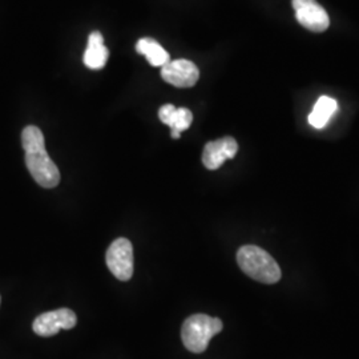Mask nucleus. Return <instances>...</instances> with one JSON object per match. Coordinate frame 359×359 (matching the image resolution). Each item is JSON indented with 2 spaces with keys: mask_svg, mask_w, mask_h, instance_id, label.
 Masks as SVG:
<instances>
[{
  "mask_svg": "<svg viewBox=\"0 0 359 359\" xmlns=\"http://www.w3.org/2000/svg\"><path fill=\"white\" fill-rule=\"evenodd\" d=\"M136 51L144 55L149 65L154 67H163L170 62V55L168 53L163 46L152 38H142L136 44Z\"/></svg>",
  "mask_w": 359,
  "mask_h": 359,
  "instance_id": "f8f14e48",
  "label": "nucleus"
},
{
  "mask_svg": "<svg viewBox=\"0 0 359 359\" xmlns=\"http://www.w3.org/2000/svg\"><path fill=\"white\" fill-rule=\"evenodd\" d=\"M158 118L170 128L172 139H180L181 132L192 126L193 114L188 108H176L172 104H165L158 109Z\"/></svg>",
  "mask_w": 359,
  "mask_h": 359,
  "instance_id": "1a4fd4ad",
  "label": "nucleus"
},
{
  "mask_svg": "<svg viewBox=\"0 0 359 359\" xmlns=\"http://www.w3.org/2000/svg\"><path fill=\"white\" fill-rule=\"evenodd\" d=\"M298 23L311 32H323L330 26V18L317 0H293Z\"/></svg>",
  "mask_w": 359,
  "mask_h": 359,
  "instance_id": "39448f33",
  "label": "nucleus"
},
{
  "mask_svg": "<svg viewBox=\"0 0 359 359\" xmlns=\"http://www.w3.org/2000/svg\"><path fill=\"white\" fill-rule=\"evenodd\" d=\"M222 326L219 318H213L206 314L191 316L185 320L181 329L182 344L194 354H201L209 346L210 339L222 330Z\"/></svg>",
  "mask_w": 359,
  "mask_h": 359,
  "instance_id": "7ed1b4c3",
  "label": "nucleus"
},
{
  "mask_svg": "<svg viewBox=\"0 0 359 359\" xmlns=\"http://www.w3.org/2000/svg\"><path fill=\"white\" fill-rule=\"evenodd\" d=\"M161 77L173 87L191 88L198 81L200 71L191 60L179 59L170 60L161 67Z\"/></svg>",
  "mask_w": 359,
  "mask_h": 359,
  "instance_id": "0eeeda50",
  "label": "nucleus"
},
{
  "mask_svg": "<svg viewBox=\"0 0 359 359\" xmlns=\"http://www.w3.org/2000/svg\"><path fill=\"white\" fill-rule=\"evenodd\" d=\"M109 57V51L104 46V38L102 32L95 31L88 36V46L84 52L83 62L90 69H102L107 65Z\"/></svg>",
  "mask_w": 359,
  "mask_h": 359,
  "instance_id": "9d476101",
  "label": "nucleus"
},
{
  "mask_svg": "<svg viewBox=\"0 0 359 359\" xmlns=\"http://www.w3.org/2000/svg\"><path fill=\"white\" fill-rule=\"evenodd\" d=\"M0 302H1V298H0Z\"/></svg>",
  "mask_w": 359,
  "mask_h": 359,
  "instance_id": "ddd939ff",
  "label": "nucleus"
},
{
  "mask_svg": "<svg viewBox=\"0 0 359 359\" xmlns=\"http://www.w3.org/2000/svg\"><path fill=\"white\" fill-rule=\"evenodd\" d=\"M22 145L26 152L27 168L34 180L47 189L57 187L60 172L46 151L43 132L35 126H28L22 132Z\"/></svg>",
  "mask_w": 359,
  "mask_h": 359,
  "instance_id": "f257e3e1",
  "label": "nucleus"
},
{
  "mask_svg": "<svg viewBox=\"0 0 359 359\" xmlns=\"http://www.w3.org/2000/svg\"><path fill=\"white\" fill-rule=\"evenodd\" d=\"M108 269L120 281H129L133 276V246L128 238H117L107 250Z\"/></svg>",
  "mask_w": 359,
  "mask_h": 359,
  "instance_id": "20e7f679",
  "label": "nucleus"
},
{
  "mask_svg": "<svg viewBox=\"0 0 359 359\" xmlns=\"http://www.w3.org/2000/svg\"><path fill=\"white\" fill-rule=\"evenodd\" d=\"M238 266L246 276L262 283H277L281 280V268L269 253L256 245H245L237 252Z\"/></svg>",
  "mask_w": 359,
  "mask_h": 359,
  "instance_id": "f03ea898",
  "label": "nucleus"
},
{
  "mask_svg": "<svg viewBox=\"0 0 359 359\" xmlns=\"http://www.w3.org/2000/svg\"><path fill=\"white\" fill-rule=\"evenodd\" d=\"M76 314L69 309H59L40 314L34 321L32 329L40 337H52L62 329L69 330L76 326Z\"/></svg>",
  "mask_w": 359,
  "mask_h": 359,
  "instance_id": "423d86ee",
  "label": "nucleus"
},
{
  "mask_svg": "<svg viewBox=\"0 0 359 359\" xmlns=\"http://www.w3.org/2000/svg\"><path fill=\"white\" fill-rule=\"evenodd\" d=\"M237 152L238 144L231 136L208 142L203 152V164L209 170H216L226 160L233 158Z\"/></svg>",
  "mask_w": 359,
  "mask_h": 359,
  "instance_id": "6e6552de",
  "label": "nucleus"
},
{
  "mask_svg": "<svg viewBox=\"0 0 359 359\" xmlns=\"http://www.w3.org/2000/svg\"><path fill=\"white\" fill-rule=\"evenodd\" d=\"M338 111V103L333 97L321 96L309 115V124L314 128L322 129L327 126L330 118Z\"/></svg>",
  "mask_w": 359,
  "mask_h": 359,
  "instance_id": "9b49d317",
  "label": "nucleus"
}]
</instances>
